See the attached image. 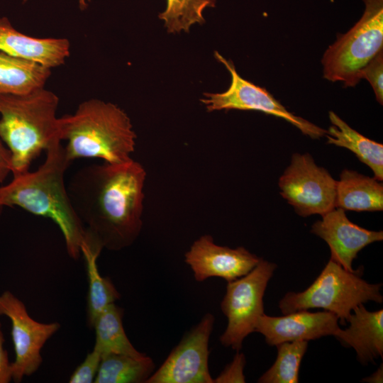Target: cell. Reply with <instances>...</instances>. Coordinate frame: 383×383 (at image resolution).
Instances as JSON below:
<instances>
[{
    "instance_id": "6da1fadb",
    "label": "cell",
    "mask_w": 383,
    "mask_h": 383,
    "mask_svg": "<svg viewBox=\"0 0 383 383\" xmlns=\"http://www.w3.org/2000/svg\"><path fill=\"white\" fill-rule=\"evenodd\" d=\"M146 176L133 159L87 165L73 174L67 188L85 228L84 242L113 251L134 243L143 228Z\"/></svg>"
},
{
    "instance_id": "7a4b0ae2",
    "label": "cell",
    "mask_w": 383,
    "mask_h": 383,
    "mask_svg": "<svg viewBox=\"0 0 383 383\" xmlns=\"http://www.w3.org/2000/svg\"><path fill=\"white\" fill-rule=\"evenodd\" d=\"M44 162L35 171L13 176L0 187V206H18L35 216L52 220L64 237L67 254L78 260L85 240V228L75 212L65 181L72 163L62 141L45 150Z\"/></svg>"
},
{
    "instance_id": "3957f363",
    "label": "cell",
    "mask_w": 383,
    "mask_h": 383,
    "mask_svg": "<svg viewBox=\"0 0 383 383\" xmlns=\"http://www.w3.org/2000/svg\"><path fill=\"white\" fill-rule=\"evenodd\" d=\"M60 138L68 160L98 158L111 164L128 162L136 134L128 114L111 102L91 99L60 118Z\"/></svg>"
},
{
    "instance_id": "277c9868",
    "label": "cell",
    "mask_w": 383,
    "mask_h": 383,
    "mask_svg": "<svg viewBox=\"0 0 383 383\" xmlns=\"http://www.w3.org/2000/svg\"><path fill=\"white\" fill-rule=\"evenodd\" d=\"M58 103L57 96L45 87L0 95V138L11 153L13 176L29 170L41 152L62 141Z\"/></svg>"
},
{
    "instance_id": "5b68a950",
    "label": "cell",
    "mask_w": 383,
    "mask_h": 383,
    "mask_svg": "<svg viewBox=\"0 0 383 383\" xmlns=\"http://www.w3.org/2000/svg\"><path fill=\"white\" fill-rule=\"evenodd\" d=\"M382 284H371L361 278L359 270L349 272L330 259L314 282L304 291L288 292L279 302L283 314L323 309L348 322L353 309L372 301L382 303Z\"/></svg>"
},
{
    "instance_id": "8992f818",
    "label": "cell",
    "mask_w": 383,
    "mask_h": 383,
    "mask_svg": "<svg viewBox=\"0 0 383 383\" xmlns=\"http://www.w3.org/2000/svg\"><path fill=\"white\" fill-rule=\"evenodd\" d=\"M359 21L325 51L321 63L323 78L355 87L362 70L383 50V0H363Z\"/></svg>"
},
{
    "instance_id": "52a82bcc",
    "label": "cell",
    "mask_w": 383,
    "mask_h": 383,
    "mask_svg": "<svg viewBox=\"0 0 383 383\" xmlns=\"http://www.w3.org/2000/svg\"><path fill=\"white\" fill-rule=\"evenodd\" d=\"M276 267L275 264L261 259L247 274L228 282L221 303L228 319L227 327L220 337L224 347L240 351L244 339L255 332L257 320L264 313L265 292Z\"/></svg>"
},
{
    "instance_id": "ba28073f",
    "label": "cell",
    "mask_w": 383,
    "mask_h": 383,
    "mask_svg": "<svg viewBox=\"0 0 383 383\" xmlns=\"http://www.w3.org/2000/svg\"><path fill=\"white\" fill-rule=\"evenodd\" d=\"M337 181L309 154L294 153L279 179L280 194L301 216H321L335 208Z\"/></svg>"
},
{
    "instance_id": "9c48e42d",
    "label": "cell",
    "mask_w": 383,
    "mask_h": 383,
    "mask_svg": "<svg viewBox=\"0 0 383 383\" xmlns=\"http://www.w3.org/2000/svg\"><path fill=\"white\" fill-rule=\"evenodd\" d=\"M214 56L226 67L231 82L224 92L204 94V97L200 101L208 111L230 109L257 111L284 119L313 139L326 135V130L289 111L267 89L241 77L232 61L226 60L217 51Z\"/></svg>"
},
{
    "instance_id": "30bf717a",
    "label": "cell",
    "mask_w": 383,
    "mask_h": 383,
    "mask_svg": "<svg viewBox=\"0 0 383 383\" xmlns=\"http://www.w3.org/2000/svg\"><path fill=\"white\" fill-rule=\"evenodd\" d=\"M1 316L11 321L15 352V360L11 362L12 380L19 383L39 369L43 362L41 350L60 328V323L34 320L23 302L9 290L0 294Z\"/></svg>"
},
{
    "instance_id": "8fae6325",
    "label": "cell",
    "mask_w": 383,
    "mask_h": 383,
    "mask_svg": "<svg viewBox=\"0 0 383 383\" xmlns=\"http://www.w3.org/2000/svg\"><path fill=\"white\" fill-rule=\"evenodd\" d=\"M214 321L211 313H206L145 383H213L209 343Z\"/></svg>"
},
{
    "instance_id": "7c38bea8",
    "label": "cell",
    "mask_w": 383,
    "mask_h": 383,
    "mask_svg": "<svg viewBox=\"0 0 383 383\" xmlns=\"http://www.w3.org/2000/svg\"><path fill=\"white\" fill-rule=\"evenodd\" d=\"M260 260L243 247L218 245L210 235L196 240L184 255V261L198 282L211 277L233 281L250 272Z\"/></svg>"
},
{
    "instance_id": "4fadbf2b",
    "label": "cell",
    "mask_w": 383,
    "mask_h": 383,
    "mask_svg": "<svg viewBox=\"0 0 383 383\" xmlns=\"http://www.w3.org/2000/svg\"><path fill=\"white\" fill-rule=\"evenodd\" d=\"M311 233L326 242L331 258L349 272L357 253L367 245L382 240L383 232L365 229L350 221L345 210L335 208L311 226Z\"/></svg>"
},
{
    "instance_id": "5bb4252c",
    "label": "cell",
    "mask_w": 383,
    "mask_h": 383,
    "mask_svg": "<svg viewBox=\"0 0 383 383\" xmlns=\"http://www.w3.org/2000/svg\"><path fill=\"white\" fill-rule=\"evenodd\" d=\"M339 328L338 316L330 311L301 310L282 316L263 313L257 320L255 332L263 335L269 345L276 346L284 342L309 341L333 335Z\"/></svg>"
},
{
    "instance_id": "9a60e30c",
    "label": "cell",
    "mask_w": 383,
    "mask_h": 383,
    "mask_svg": "<svg viewBox=\"0 0 383 383\" xmlns=\"http://www.w3.org/2000/svg\"><path fill=\"white\" fill-rule=\"evenodd\" d=\"M70 43L65 38H35L15 29L7 18H0V51L38 62L50 69L62 65L70 56Z\"/></svg>"
},
{
    "instance_id": "2e32d148",
    "label": "cell",
    "mask_w": 383,
    "mask_h": 383,
    "mask_svg": "<svg viewBox=\"0 0 383 383\" xmlns=\"http://www.w3.org/2000/svg\"><path fill=\"white\" fill-rule=\"evenodd\" d=\"M349 326L334 333L343 345L353 348L362 363L373 362L383 355V310L370 311L360 304L348 319Z\"/></svg>"
},
{
    "instance_id": "e0dca14e",
    "label": "cell",
    "mask_w": 383,
    "mask_h": 383,
    "mask_svg": "<svg viewBox=\"0 0 383 383\" xmlns=\"http://www.w3.org/2000/svg\"><path fill=\"white\" fill-rule=\"evenodd\" d=\"M335 208L355 211L383 209V186L374 177L344 170L337 181Z\"/></svg>"
},
{
    "instance_id": "ac0fdd59",
    "label": "cell",
    "mask_w": 383,
    "mask_h": 383,
    "mask_svg": "<svg viewBox=\"0 0 383 383\" xmlns=\"http://www.w3.org/2000/svg\"><path fill=\"white\" fill-rule=\"evenodd\" d=\"M51 69L0 51V95L26 94L43 88Z\"/></svg>"
},
{
    "instance_id": "d6986e66",
    "label": "cell",
    "mask_w": 383,
    "mask_h": 383,
    "mask_svg": "<svg viewBox=\"0 0 383 383\" xmlns=\"http://www.w3.org/2000/svg\"><path fill=\"white\" fill-rule=\"evenodd\" d=\"M332 123L326 133L328 143L345 148L367 165L374 177L383 180V145L370 140L352 128L333 111H329Z\"/></svg>"
},
{
    "instance_id": "ffe728a7",
    "label": "cell",
    "mask_w": 383,
    "mask_h": 383,
    "mask_svg": "<svg viewBox=\"0 0 383 383\" xmlns=\"http://www.w3.org/2000/svg\"><path fill=\"white\" fill-rule=\"evenodd\" d=\"M123 309L115 303L107 306L96 318L93 328L95 343L93 349L103 357L109 354H122L135 357L146 355L135 348L123 326Z\"/></svg>"
},
{
    "instance_id": "44dd1931",
    "label": "cell",
    "mask_w": 383,
    "mask_h": 383,
    "mask_svg": "<svg viewBox=\"0 0 383 383\" xmlns=\"http://www.w3.org/2000/svg\"><path fill=\"white\" fill-rule=\"evenodd\" d=\"M101 252L87 244L82 245L81 254L85 260L88 279L87 318L90 328L97 316L121 296L111 279L102 277L99 272L96 260Z\"/></svg>"
},
{
    "instance_id": "7402d4cb",
    "label": "cell",
    "mask_w": 383,
    "mask_h": 383,
    "mask_svg": "<svg viewBox=\"0 0 383 383\" xmlns=\"http://www.w3.org/2000/svg\"><path fill=\"white\" fill-rule=\"evenodd\" d=\"M151 357H135L122 354L104 356L94 383H143L155 372Z\"/></svg>"
},
{
    "instance_id": "603a6c76",
    "label": "cell",
    "mask_w": 383,
    "mask_h": 383,
    "mask_svg": "<svg viewBox=\"0 0 383 383\" xmlns=\"http://www.w3.org/2000/svg\"><path fill=\"white\" fill-rule=\"evenodd\" d=\"M274 363L259 379L260 383H297L301 360L307 350L308 341L284 342L276 345Z\"/></svg>"
},
{
    "instance_id": "cb8c5ba5",
    "label": "cell",
    "mask_w": 383,
    "mask_h": 383,
    "mask_svg": "<svg viewBox=\"0 0 383 383\" xmlns=\"http://www.w3.org/2000/svg\"><path fill=\"white\" fill-rule=\"evenodd\" d=\"M165 10L158 18L169 33L189 32L192 26L205 21L204 11L213 8L216 0H166Z\"/></svg>"
},
{
    "instance_id": "d4e9b609",
    "label": "cell",
    "mask_w": 383,
    "mask_h": 383,
    "mask_svg": "<svg viewBox=\"0 0 383 383\" xmlns=\"http://www.w3.org/2000/svg\"><path fill=\"white\" fill-rule=\"evenodd\" d=\"M362 79H367L371 84L377 101L383 104V50L379 52L362 70Z\"/></svg>"
},
{
    "instance_id": "484cf974",
    "label": "cell",
    "mask_w": 383,
    "mask_h": 383,
    "mask_svg": "<svg viewBox=\"0 0 383 383\" xmlns=\"http://www.w3.org/2000/svg\"><path fill=\"white\" fill-rule=\"evenodd\" d=\"M102 357L95 350L89 353L71 374L70 383H91L96 377Z\"/></svg>"
},
{
    "instance_id": "4316f807",
    "label": "cell",
    "mask_w": 383,
    "mask_h": 383,
    "mask_svg": "<svg viewBox=\"0 0 383 383\" xmlns=\"http://www.w3.org/2000/svg\"><path fill=\"white\" fill-rule=\"evenodd\" d=\"M245 365V357L243 353L237 351L233 360L225 369L213 379V383H231V382H245L244 375V367Z\"/></svg>"
},
{
    "instance_id": "83f0119b",
    "label": "cell",
    "mask_w": 383,
    "mask_h": 383,
    "mask_svg": "<svg viewBox=\"0 0 383 383\" xmlns=\"http://www.w3.org/2000/svg\"><path fill=\"white\" fill-rule=\"evenodd\" d=\"M4 341L0 321V383H9L12 380L11 362L4 348Z\"/></svg>"
},
{
    "instance_id": "f1b7e54d",
    "label": "cell",
    "mask_w": 383,
    "mask_h": 383,
    "mask_svg": "<svg viewBox=\"0 0 383 383\" xmlns=\"http://www.w3.org/2000/svg\"><path fill=\"white\" fill-rule=\"evenodd\" d=\"M11 155L0 138V183L4 182L9 174H11Z\"/></svg>"
},
{
    "instance_id": "f546056e",
    "label": "cell",
    "mask_w": 383,
    "mask_h": 383,
    "mask_svg": "<svg viewBox=\"0 0 383 383\" xmlns=\"http://www.w3.org/2000/svg\"><path fill=\"white\" fill-rule=\"evenodd\" d=\"M382 367L381 366V368L379 367L377 371L372 374L370 377H367L364 379V381L370 382H382Z\"/></svg>"
},
{
    "instance_id": "4dcf8cb0",
    "label": "cell",
    "mask_w": 383,
    "mask_h": 383,
    "mask_svg": "<svg viewBox=\"0 0 383 383\" xmlns=\"http://www.w3.org/2000/svg\"><path fill=\"white\" fill-rule=\"evenodd\" d=\"M90 1V0H79V6L82 9H84L87 6V2Z\"/></svg>"
},
{
    "instance_id": "1f68e13d",
    "label": "cell",
    "mask_w": 383,
    "mask_h": 383,
    "mask_svg": "<svg viewBox=\"0 0 383 383\" xmlns=\"http://www.w3.org/2000/svg\"><path fill=\"white\" fill-rule=\"evenodd\" d=\"M2 209H3V207L0 206V213H1V211H2Z\"/></svg>"
}]
</instances>
